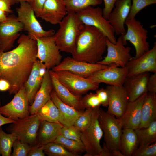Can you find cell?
<instances>
[{
	"label": "cell",
	"mask_w": 156,
	"mask_h": 156,
	"mask_svg": "<svg viewBox=\"0 0 156 156\" xmlns=\"http://www.w3.org/2000/svg\"><path fill=\"white\" fill-rule=\"evenodd\" d=\"M18 43L15 48L10 51L0 49V79L10 84V94H15L24 86L37 59L36 40L23 34Z\"/></svg>",
	"instance_id": "6da1fadb"
},
{
	"label": "cell",
	"mask_w": 156,
	"mask_h": 156,
	"mask_svg": "<svg viewBox=\"0 0 156 156\" xmlns=\"http://www.w3.org/2000/svg\"><path fill=\"white\" fill-rule=\"evenodd\" d=\"M107 38L96 27L83 25L77 38L72 57L77 60L97 63L103 59Z\"/></svg>",
	"instance_id": "7a4b0ae2"
},
{
	"label": "cell",
	"mask_w": 156,
	"mask_h": 156,
	"mask_svg": "<svg viewBox=\"0 0 156 156\" xmlns=\"http://www.w3.org/2000/svg\"><path fill=\"white\" fill-rule=\"evenodd\" d=\"M60 27L53 35L60 51L72 54L84 25L75 13H68L59 24Z\"/></svg>",
	"instance_id": "3957f363"
},
{
	"label": "cell",
	"mask_w": 156,
	"mask_h": 156,
	"mask_svg": "<svg viewBox=\"0 0 156 156\" xmlns=\"http://www.w3.org/2000/svg\"><path fill=\"white\" fill-rule=\"evenodd\" d=\"M19 3L20 6L16 9L17 18L23 24V30L27 32V36L29 38L36 40L42 37L54 35L53 30L46 31L43 29L29 3L25 1Z\"/></svg>",
	"instance_id": "277c9868"
},
{
	"label": "cell",
	"mask_w": 156,
	"mask_h": 156,
	"mask_svg": "<svg viewBox=\"0 0 156 156\" xmlns=\"http://www.w3.org/2000/svg\"><path fill=\"white\" fill-rule=\"evenodd\" d=\"M125 24L127 30L125 34L121 35L123 42L125 45L129 41L133 44L135 50L133 57L137 58L149 49L150 45L147 41L148 31L135 18H127Z\"/></svg>",
	"instance_id": "5b68a950"
},
{
	"label": "cell",
	"mask_w": 156,
	"mask_h": 156,
	"mask_svg": "<svg viewBox=\"0 0 156 156\" xmlns=\"http://www.w3.org/2000/svg\"><path fill=\"white\" fill-rule=\"evenodd\" d=\"M98 120L107 147L111 151L120 150V141L123 128L119 119L100 109Z\"/></svg>",
	"instance_id": "8992f818"
},
{
	"label": "cell",
	"mask_w": 156,
	"mask_h": 156,
	"mask_svg": "<svg viewBox=\"0 0 156 156\" xmlns=\"http://www.w3.org/2000/svg\"><path fill=\"white\" fill-rule=\"evenodd\" d=\"M80 21L84 24L93 26L103 32L113 44L116 40L114 30L108 20L103 16V10L99 7H88L76 13Z\"/></svg>",
	"instance_id": "52a82bcc"
},
{
	"label": "cell",
	"mask_w": 156,
	"mask_h": 156,
	"mask_svg": "<svg viewBox=\"0 0 156 156\" xmlns=\"http://www.w3.org/2000/svg\"><path fill=\"white\" fill-rule=\"evenodd\" d=\"M100 109H93L90 125L81 132V140L86 150L84 156H98L102 150L100 140L103 133L98 120Z\"/></svg>",
	"instance_id": "ba28073f"
},
{
	"label": "cell",
	"mask_w": 156,
	"mask_h": 156,
	"mask_svg": "<svg viewBox=\"0 0 156 156\" xmlns=\"http://www.w3.org/2000/svg\"><path fill=\"white\" fill-rule=\"evenodd\" d=\"M40 122L37 114L31 115L12 123L10 130L17 139L32 146L36 144Z\"/></svg>",
	"instance_id": "9c48e42d"
},
{
	"label": "cell",
	"mask_w": 156,
	"mask_h": 156,
	"mask_svg": "<svg viewBox=\"0 0 156 156\" xmlns=\"http://www.w3.org/2000/svg\"><path fill=\"white\" fill-rule=\"evenodd\" d=\"M52 71L58 81L75 95L81 97L89 91L99 88V84L87 78L66 71Z\"/></svg>",
	"instance_id": "30bf717a"
},
{
	"label": "cell",
	"mask_w": 156,
	"mask_h": 156,
	"mask_svg": "<svg viewBox=\"0 0 156 156\" xmlns=\"http://www.w3.org/2000/svg\"><path fill=\"white\" fill-rule=\"evenodd\" d=\"M36 57L50 70L62 61V56L55 42L53 35L44 36L36 40Z\"/></svg>",
	"instance_id": "8fae6325"
},
{
	"label": "cell",
	"mask_w": 156,
	"mask_h": 156,
	"mask_svg": "<svg viewBox=\"0 0 156 156\" xmlns=\"http://www.w3.org/2000/svg\"><path fill=\"white\" fill-rule=\"evenodd\" d=\"M29 105L23 86L9 102L0 106V112L5 117L16 121L29 115Z\"/></svg>",
	"instance_id": "7c38bea8"
},
{
	"label": "cell",
	"mask_w": 156,
	"mask_h": 156,
	"mask_svg": "<svg viewBox=\"0 0 156 156\" xmlns=\"http://www.w3.org/2000/svg\"><path fill=\"white\" fill-rule=\"evenodd\" d=\"M125 46L121 36L118 37L115 44L111 42L107 38V54L103 59L97 63L109 66L114 64L119 67L125 68L132 57L130 53L131 47Z\"/></svg>",
	"instance_id": "4fadbf2b"
},
{
	"label": "cell",
	"mask_w": 156,
	"mask_h": 156,
	"mask_svg": "<svg viewBox=\"0 0 156 156\" xmlns=\"http://www.w3.org/2000/svg\"><path fill=\"white\" fill-rule=\"evenodd\" d=\"M109 66L98 63L92 64L75 60L71 57L64 58L51 70L53 71H66L85 78L94 72Z\"/></svg>",
	"instance_id": "5bb4252c"
},
{
	"label": "cell",
	"mask_w": 156,
	"mask_h": 156,
	"mask_svg": "<svg viewBox=\"0 0 156 156\" xmlns=\"http://www.w3.org/2000/svg\"><path fill=\"white\" fill-rule=\"evenodd\" d=\"M23 29V25L17 17L12 15L8 17L6 21L0 24V49L4 51L10 49Z\"/></svg>",
	"instance_id": "9a60e30c"
},
{
	"label": "cell",
	"mask_w": 156,
	"mask_h": 156,
	"mask_svg": "<svg viewBox=\"0 0 156 156\" xmlns=\"http://www.w3.org/2000/svg\"><path fill=\"white\" fill-rule=\"evenodd\" d=\"M127 76L150 72H156V42L153 47L140 57H132L126 65Z\"/></svg>",
	"instance_id": "2e32d148"
},
{
	"label": "cell",
	"mask_w": 156,
	"mask_h": 156,
	"mask_svg": "<svg viewBox=\"0 0 156 156\" xmlns=\"http://www.w3.org/2000/svg\"><path fill=\"white\" fill-rule=\"evenodd\" d=\"M125 67H119L114 64L96 71L87 78L92 81L99 83H104L115 86H122L127 76Z\"/></svg>",
	"instance_id": "e0dca14e"
},
{
	"label": "cell",
	"mask_w": 156,
	"mask_h": 156,
	"mask_svg": "<svg viewBox=\"0 0 156 156\" xmlns=\"http://www.w3.org/2000/svg\"><path fill=\"white\" fill-rule=\"evenodd\" d=\"M109 96L107 112L119 119L125 112L129 102L123 86L108 85L106 88Z\"/></svg>",
	"instance_id": "ac0fdd59"
},
{
	"label": "cell",
	"mask_w": 156,
	"mask_h": 156,
	"mask_svg": "<svg viewBox=\"0 0 156 156\" xmlns=\"http://www.w3.org/2000/svg\"><path fill=\"white\" fill-rule=\"evenodd\" d=\"M131 0H117L109 14L108 20L117 35L125 34V21L129 13Z\"/></svg>",
	"instance_id": "d6986e66"
},
{
	"label": "cell",
	"mask_w": 156,
	"mask_h": 156,
	"mask_svg": "<svg viewBox=\"0 0 156 156\" xmlns=\"http://www.w3.org/2000/svg\"><path fill=\"white\" fill-rule=\"evenodd\" d=\"M147 93L135 100L129 102L124 114L119 119L123 129L135 130L139 128L141 121L142 106Z\"/></svg>",
	"instance_id": "ffe728a7"
},
{
	"label": "cell",
	"mask_w": 156,
	"mask_h": 156,
	"mask_svg": "<svg viewBox=\"0 0 156 156\" xmlns=\"http://www.w3.org/2000/svg\"><path fill=\"white\" fill-rule=\"evenodd\" d=\"M150 75L149 73L146 72L126 77L123 86L127 93L129 102L148 92L147 84Z\"/></svg>",
	"instance_id": "44dd1931"
},
{
	"label": "cell",
	"mask_w": 156,
	"mask_h": 156,
	"mask_svg": "<svg viewBox=\"0 0 156 156\" xmlns=\"http://www.w3.org/2000/svg\"><path fill=\"white\" fill-rule=\"evenodd\" d=\"M68 13L64 0H46L39 17L52 25H56Z\"/></svg>",
	"instance_id": "7402d4cb"
},
{
	"label": "cell",
	"mask_w": 156,
	"mask_h": 156,
	"mask_svg": "<svg viewBox=\"0 0 156 156\" xmlns=\"http://www.w3.org/2000/svg\"><path fill=\"white\" fill-rule=\"evenodd\" d=\"M53 86L49 70L44 75L41 85L37 92L32 104L30 106L31 115L36 114L38 111L51 99Z\"/></svg>",
	"instance_id": "603a6c76"
},
{
	"label": "cell",
	"mask_w": 156,
	"mask_h": 156,
	"mask_svg": "<svg viewBox=\"0 0 156 156\" xmlns=\"http://www.w3.org/2000/svg\"><path fill=\"white\" fill-rule=\"evenodd\" d=\"M53 86V89L60 99L65 103L80 111L85 109L80 101L81 97L72 93L57 79L51 70H49Z\"/></svg>",
	"instance_id": "cb8c5ba5"
},
{
	"label": "cell",
	"mask_w": 156,
	"mask_h": 156,
	"mask_svg": "<svg viewBox=\"0 0 156 156\" xmlns=\"http://www.w3.org/2000/svg\"><path fill=\"white\" fill-rule=\"evenodd\" d=\"M63 125L59 123L41 120L36 144L38 147L53 142L59 135Z\"/></svg>",
	"instance_id": "d4e9b609"
},
{
	"label": "cell",
	"mask_w": 156,
	"mask_h": 156,
	"mask_svg": "<svg viewBox=\"0 0 156 156\" xmlns=\"http://www.w3.org/2000/svg\"><path fill=\"white\" fill-rule=\"evenodd\" d=\"M51 99L58 108L60 117L59 122L63 125H73L77 118L83 111L77 110L63 102L58 97L53 89Z\"/></svg>",
	"instance_id": "484cf974"
},
{
	"label": "cell",
	"mask_w": 156,
	"mask_h": 156,
	"mask_svg": "<svg viewBox=\"0 0 156 156\" xmlns=\"http://www.w3.org/2000/svg\"><path fill=\"white\" fill-rule=\"evenodd\" d=\"M40 61L37 59L34 62L30 75L24 85L29 103L31 105L36 94L39 89L43 77L39 73Z\"/></svg>",
	"instance_id": "4316f807"
},
{
	"label": "cell",
	"mask_w": 156,
	"mask_h": 156,
	"mask_svg": "<svg viewBox=\"0 0 156 156\" xmlns=\"http://www.w3.org/2000/svg\"><path fill=\"white\" fill-rule=\"evenodd\" d=\"M156 119V93L147 92L142 104L141 121L138 129L147 127Z\"/></svg>",
	"instance_id": "83f0119b"
},
{
	"label": "cell",
	"mask_w": 156,
	"mask_h": 156,
	"mask_svg": "<svg viewBox=\"0 0 156 156\" xmlns=\"http://www.w3.org/2000/svg\"><path fill=\"white\" fill-rule=\"evenodd\" d=\"M139 145L138 138L135 130L131 129H122L120 148V150L124 156H132Z\"/></svg>",
	"instance_id": "f1b7e54d"
},
{
	"label": "cell",
	"mask_w": 156,
	"mask_h": 156,
	"mask_svg": "<svg viewBox=\"0 0 156 156\" xmlns=\"http://www.w3.org/2000/svg\"><path fill=\"white\" fill-rule=\"evenodd\" d=\"M36 114L41 120L60 123L59 111L51 99L38 111Z\"/></svg>",
	"instance_id": "f546056e"
},
{
	"label": "cell",
	"mask_w": 156,
	"mask_h": 156,
	"mask_svg": "<svg viewBox=\"0 0 156 156\" xmlns=\"http://www.w3.org/2000/svg\"><path fill=\"white\" fill-rule=\"evenodd\" d=\"M139 145L150 144L156 141V120L147 127L135 130Z\"/></svg>",
	"instance_id": "4dcf8cb0"
},
{
	"label": "cell",
	"mask_w": 156,
	"mask_h": 156,
	"mask_svg": "<svg viewBox=\"0 0 156 156\" xmlns=\"http://www.w3.org/2000/svg\"><path fill=\"white\" fill-rule=\"evenodd\" d=\"M53 142L60 144L75 156H78L86 151L85 146L81 142L68 139L61 135H59Z\"/></svg>",
	"instance_id": "1f68e13d"
},
{
	"label": "cell",
	"mask_w": 156,
	"mask_h": 156,
	"mask_svg": "<svg viewBox=\"0 0 156 156\" xmlns=\"http://www.w3.org/2000/svg\"><path fill=\"white\" fill-rule=\"evenodd\" d=\"M68 13H75L89 6L101 4L103 0H64Z\"/></svg>",
	"instance_id": "d6a6232c"
},
{
	"label": "cell",
	"mask_w": 156,
	"mask_h": 156,
	"mask_svg": "<svg viewBox=\"0 0 156 156\" xmlns=\"http://www.w3.org/2000/svg\"><path fill=\"white\" fill-rule=\"evenodd\" d=\"M16 137L13 134L5 133L0 127V155L2 156H10L12 148Z\"/></svg>",
	"instance_id": "836d02e7"
},
{
	"label": "cell",
	"mask_w": 156,
	"mask_h": 156,
	"mask_svg": "<svg viewBox=\"0 0 156 156\" xmlns=\"http://www.w3.org/2000/svg\"><path fill=\"white\" fill-rule=\"evenodd\" d=\"M45 154L49 156H75L58 143L51 142L43 146Z\"/></svg>",
	"instance_id": "e575fe53"
},
{
	"label": "cell",
	"mask_w": 156,
	"mask_h": 156,
	"mask_svg": "<svg viewBox=\"0 0 156 156\" xmlns=\"http://www.w3.org/2000/svg\"><path fill=\"white\" fill-rule=\"evenodd\" d=\"M93 109H85L75 120L73 126L81 132L85 130L90 125L92 119Z\"/></svg>",
	"instance_id": "d590c367"
},
{
	"label": "cell",
	"mask_w": 156,
	"mask_h": 156,
	"mask_svg": "<svg viewBox=\"0 0 156 156\" xmlns=\"http://www.w3.org/2000/svg\"><path fill=\"white\" fill-rule=\"evenodd\" d=\"M129 13L127 18H134L142 10L149 5L156 3V0H131Z\"/></svg>",
	"instance_id": "8d00e7d4"
},
{
	"label": "cell",
	"mask_w": 156,
	"mask_h": 156,
	"mask_svg": "<svg viewBox=\"0 0 156 156\" xmlns=\"http://www.w3.org/2000/svg\"><path fill=\"white\" fill-rule=\"evenodd\" d=\"M81 103L85 109H94L100 108V102L96 93L91 92L86 94L80 98Z\"/></svg>",
	"instance_id": "74e56055"
},
{
	"label": "cell",
	"mask_w": 156,
	"mask_h": 156,
	"mask_svg": "<svg viewBox=\"0 0 156 156\" xmlns=\"http://www.w3.org/2000/svg\"><path fill=\"white\" fill-rule=\"evenodd\" d=\"M81 132L73 125H63L61 130L60 135L68 139L81 142Z\"/></svg>",
	"instance_id": "f35d334b"
},
{
	"label": "cell",
	"mask_w": 156,
	"mask_h": 156,
	"mask_svg": "<svg viewBox=\"0 0 156 156\" xmlns=\"http://www.w3.org/2000/svg\"><path fill=\"white\" fill-rule=\"evenodd\" d=\"M132 156H156V142L150 144L140 145Z\"/></svg>",
	"instance_id": "ab89813d"
},
{
	"label": "cell",
	"mask_w": 156,
	"mask_h": 156,
	"mask_svg": "<svg viewBox=\"0 0 156 156\" xmlns=\"http://www.w3.org/2000/svg\"><path fill=\"white\" fill-rule=\"evenodd\" d=\"M12 147L13 151L11 156H26L31 149V146L17 139L14 142Z\"/></svg>",
	"instance_id": "60d3db41"
},
{
	"label": "cell",
	"mask_w": 156,
	"mask_h": 156,
	"mask_svg": "<svg viewBox=\"0 0 156 156\" xmlns=\"http://www.w3.org/2000/svg\"><path fill=\"white\" fill-rule=\"evenodd\" d=\"M96 93L99 98L101 103L103 107L108 106L109 96V92L106 88H101L96 90Z\"/></svg>",
	"instance_id": "b9f144b4"
},
{
	"label": "cell",
	"mask_w": 156,
	"mask_h": 156,
	"mask_svg": "<svg viewBox=\"0 0 156 156\" xmlns=\"http://www.w3.org/2000/svg\"><path fill=\"white\" fill-rule=\"evenodd\" d=\"M104 7L103 10V15L107 19L109 14L113 8L115 3L117 0H103Z\"/></svg>",
	"instance_id": "7bdbcfd3"
},
{
	"label": "cell",
	"mask_w": 156,
	"mask_h": 156,
	"mask_svg": "<svg viewBox=\"0 0 156 156\" xmlns=\"http://www.w3.org/2000/svg\"><path fill=\"white\" fill-rule=\"evenodd\" d=\"M46 0H34L30 4L36 17H39Z\"/></svg>",
	"instance_id": "ee69618b"
},
{
	"label": "cell",
	"mask_w": 156,
	"mask_h": 156,
	"mask_svg": "<svg viewBox=\"0 0 156 156\" xmlns=\"http://www.w3.org/2000/svg\"><path fill=\"white\" fill-rule=\"evenodd\" d=\"M148 92L156 93V72L150 75L147 84Z\"/></svg>",
	"instance_id": "f6af8a7d"
},
{
	"label": "cell",
	"mask_w": 156,
	"mask_h": 156,
	"mask_svg": "<svg viewBox=\"0 0 156 156\" xmlns=\"http://www.w3.org/2000/svg\"><path fill=\"white\" fill-rule=\"evenodd\" d=\"M43 146L38 147L35 145L31 146L27 156H44L45 154L44 151Z\"/></svg>",
	"instance_id": "bcb514c9"
},
{
	"label": "cell",
	"mask_w": 156,
	"mask_h": 156,
	"mask_svg": "<svg viewBox=\"0 0 156 156\" xmlns=\"http://www.w3.org/2000/svg\"><path fill=\"white\" fill-rule=\"evenodd\" d=\"M12 4L10 0H0V9L5 12L11 13V6Z\"/></svg>",
	"instance_id": "7dc6e473"
},
{
	"label": "cell",
	"mask_w": 156,
	"mask_h": 156,
	"mask_svg": "<svg viewBox=\"0 0 156 156\" xmlns=\"http://www.w3.org/2000/svg\"><path fill=\"white\" fill-rule=\"evenodd\" d=\"M98 156H113L112 152L107 147L104 142L102 147V150Z\"/></svg>",
	"instance_id": "c3c4849f"
},
{
	"label": "cell",
	"mask_w": 156,
	"mask_h": 156,
	"mask_svg": "<svg viewBox=\"0 0 156 156\" xmlns=\"http://www.w3.org/2000/svg\"><path fill=\"white\" fill-rule=\"evenodd\" d=\"M1 106V101L0 100V107ZM16 121L7 118L3 116L0 112V127L5 124L12 123Z\"/></svg>",
	"instance_id": "681fc988"
},
{
	"label": "cell",
	"mask_w": 156,
	"mask_h": 156,
	"mask_svg": "<svg viewBox=\"0 0 156 156\" xmlns=\"http://www.w3.org/2000/svg\"><path fill=\"white\" fill-rule=\"evenodd\" d=\"M10 84L7 81L3 79H0V91H8L10 89Z\"/></svg>",
	"instance_id": "f907efd6"
},
{
	"label": "cell",
	"mask_w": 156,
	"mask_h": 156,
	"mask_svg": "<svg viewBox=\"0 0 156 156\" xmlns=\"http://www.w3.org/2000/svg\"><path fill=\"white\" fill-rule=\"evenodd\" d=\"M47 70L45 64L40 61L39 68V73L40 76L43 77Z\"/></svg>",
	"instance_id": "816d5d0a"
},
{
	"label": "cell",
	"mask_w": 156,
	"mask_h": 156,
	"mask_svg": "<svg viewBox=\"0 0 156 156\" xmlns=\"http://www.w3.org/2000/svg\"><path fill=\"white\" fill-rule=\"evenodd\" d=\"M5 12L0 9V22L1 23L6 21L8 18L5 14Z\"/></svg>",
	"instance_id": "f5cc1de1"
},
{
	"label": "cell",
	"mask_w": 156,
	"mask_h": 156,
	"mask_svg": "<svg viewBox=\"0 0 156 156\" xmlns=\"http://www.w3.org/2000/svg\"><path fill=\"white\" fill-rule=\"evenodd\" d=\"M112 152L113 156H124L120 150H114Z\"/></svg>",
	"instance_id": "db71d44e"
},
{
	"label": "cell",
	"mask_w": 156,
	"mask_h": 156,
	"mask_svg": "<svg viewBox=\"0 0 156 156\" xmlns=\"http://www.w3.org/2000/svg\"><path fill=\"white\" fill-rule=\"evenodd\" d=\"M17 1L18 3L22 1H25L31 4L33 3L34 0H17Z\"/></svg>",
	"instance_id": "11a10c76"
},
{
	"label": "cell",
	"mask_w": 156,
	"mask_h": 156,
	"mask_svg": "<svg viewBox=\"0 0 156 156\" xmlns=\"http://www.w3.org/2000/svg\"><path fill=\"white\" fill-rule=\"evenodd\" d=\"M10 0L12 2V5H13L16 3H18L17 0Z\"/></svg>",
	"instance_id": "9f6ffc18"
}]
</instances>
